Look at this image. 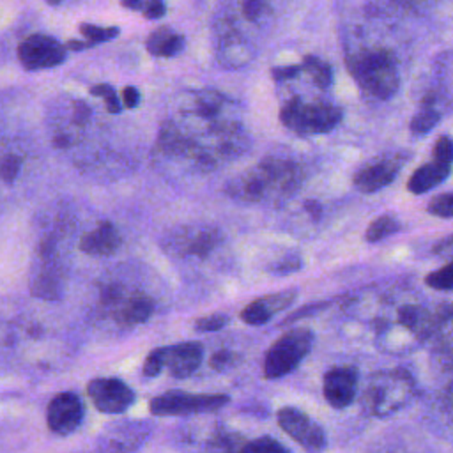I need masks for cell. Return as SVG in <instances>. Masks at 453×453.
I'll list each match as a JSON object with an SVG mask.
<instances>
[{
	"label": "cell",
	"mask_w": 453,
	"mask_h": 453,
	"mask_svg": "<svg viewBox=\"0 0 453 453\" xmlns=\"http://www.w3.org/2000/svg\"><path fill=\"white\" fill-rule=\"evenodd\" d=\"M152 425L143 419L110 423L97 437V453H136L150 437Z\"/></svg>",
	"instance_id": "cell-9"
},
{
	"label": "cell",
	"mask_w": 453,
	"mask_h": 453,
	"mask_svg": "<svg viewBox=\"0 0 453 453\" xmlns=\"http://www.w3.org/2000/svg\"><path fill=\"white\" fill-rule=\"evenodd\" d=\"M301 267V260L299 257H287L283 260H280L271 271L273 273H278V274H287V273H292V271H297Z\"/></svg>",
	"instance_id": "cell-39"
},
{
	"label": "cell",
	"mask_w": 453,
	"mask_h": 453,
	"mask_svg": "<svg viewBox=\"0 0 453 453\" xmlns=\"http://www.w3.org/2000/svg\"><path fill=\"white\" fill-rule=\"evenodd\" d=\"M407 159H409L407 152H393V154L380 156L366 163L363 168H359L354 173L352 182L361 193H375L380 188H386L388 184L393 182V179L396 177V173L400 172V168L405 165Z\"/></svg>",
	"instance_id": "cell-13"
},
{
	"label": "cell",
	"mask_w": 453,
	"mask_h": 453,
	"mask_svg": "<svg viewBox=\"0 0 453 453\" xmlns=\"http://www.w3.org/2000/svg\"><path fill=\"white\" fill-rule=\"evenodd\" d=\"M90 115H92V110L87 103H83V101L74 103V106H73V122L74 124H85L87 120H90Z\"/></svg>",
	"instance_id": "cell-38"
},
{
	"label": "cell",
	"mask_w": 453,
	"mask_h": 453,
	"mask_svg": "<svg viewBox=\"0 0 453 453\" xmlns=\"http://www.w3.org/2000/svg\"><path fill=\"white\" fill-rule=\"evenodd\" d=\"M67 57V48L51 35L32 34L18 48V58L28 71L48 69L62 64Z\"/></svg>",
	"instance_id": "cell-11"
},
{
	"label": "cell",
	"mask_w": 453,
	"mask_h": 453,
	"mask_svg": "<svg viewBox=\"0 0 453 453\" xmlns=\"http://www.w3.org/2000/svg\"><path fill=\"white\" fill-rule=\"evenodd\" d=\"M426 211H428L430 214H434V216L449 219V218L453 216V195H451L449 191L437 195L435 198L430 200Z\"/></svg>",
	"instance_id": "cell-31"
},
{
	"label": "cell",
	"mask_w": 453,
	"mask_h": 453,
	"mask_svg": "<svg viewBox=\"0 0 453 453\" xmlns=\"http://www.w3.org/2000/svg\"><path fill=\"white\" fill-rule=\"evenodd\" d=\"M182 439L189 444H196L200 451L205 453H241L244 442L248 441L239 432L223 428L219 425L212 426H189Z\"/></svg>",
	"instance_id": "cell-14"
},
{
	"label": "cell",
	"mask_w": 453,
	"mask_h": 453,
	"mask_svg": "<svg viewBox=\"0 0 453 453\" xmlns=\"http://www.w3.org/2000/svg\"><path fill=\"white\" fill-rule=\"evenodd\" d=\"M370 453H426L423 446L411 439H386Z\"/></svg>",
	"instance_id": "cell-26"
},
{
	"label": "cell",
	"mask_w": 453,
	"mask_h": 453,
	"mask_svg": "<svg viewBox=\"0 0 453 453\" xmlns=\"http://www.w3.org/2000/svg\"><path fill=\"white\" fill-rule=\"evenodd\" d=\"M347 69L361 90L375 99L386 101L398 90V64L389 50H357L347 57Z\"/></svg>",
	"instance_id": "cell-4"
},
{
	"label": "cell",
	"mask_w": 453,
	"mask_h": 453,
	"mask_svg": "<svg viewBox=\"0 0 453 453\" xmlns=\"http://www.w3.org/2000/svg\"><path fill=\"white\" fill-rule=\"evenodd\" d=\"M301 71V65H283V67H273V78L274 80H290L296 78Z\"/></svg>",
	"instance_id": "cell-41"
},
{
	"label": "cell",
	"mask_w": 453,
	"mask_h": 453,
	"mask_svg": "<svg viewBox=\"0 0 453 453\" xmlns=\"http://www.w3.org/2000/svg\"><path fill=\"white\" fill-rule=\"evenodd\" d=\"M80 34L87 39V42H88L90 46H94V44H99V42L115 39V37L120 34V30H119L117 27L103 28V27H97V25L81 23V25H80Z\"/></svg>",
	"instance_id": "cell-28"
},
{
	"label": "cell",
	"mask_w": 453,
	"mask_h": 453,
	"mask_svg": "<svg viewBox=\"0 0 453 453\" xmlns=\"http://www.w3.org/2000/svg\"><path fill=\"white\" fill-rule=\"evenodd\" d=\"M241 12L251 23L260 21L269 12V2L267 0H241Z\"/></svg>",
	"instance_id": "cell-32"
},
{
	"label": "cell",
	"mask_w": 453,
	"mask_h": 453,
	"mask_svg": "<svg viewBox=\"0 0 453 453\" xmlns=\"http://www.w3.org/2000/svg\"><path fill=\"white\" fill-rule=\"evenodd\" d=\"M451 172V163H441V161H430L426 165H421L409 179L407 182V189L414 195H421L425 191L434 189L435 186H439L442 180H446V177Z\"/></svg>",
	"instance_id": "cell-21"
},
{
	"label": "cell",
	"mask_w": 453,
	"mask_h": 453,
	"mask_svg": "<svg viewBox=\"0 0 453 453\" xmlns=\"http://www.w3.org/2000/svg\"><path fill=\"white\" fill-rule=\"evenodd\" d=\"M142 12L147 19H159L166 14V4L165 0H145Z\"/></svg>",
	"instance_id": "cell-37"
},
{
	"label": "cell",
	"mask_w": 453,
	"mask_h": 453,
	"mask_svg": "<svg viewBox=\"0 0 453 453\" xmlns=\"http://www.w3.org/2000/svg\"><path fill=\"white\" fill-rule=\"evenodd\" d=\"M296 297H297L296 290H283L271 296H264L260 299L251 301L241 311V319L250 326H262L269 322L278 311H283L287 306H290Z\"/></svg>",
	"instance_id": "cell-18"
},
{
	"label": "cell",
	"mask_w": 453,
	"mask_h": 453,
	"mask_svg": "<svg viewBox=\"0 0 453 453\" xmlns=\"http://www.w3.org/2000/svg\"><path fill=\"white\" fill-rule=\"evenodd\" d=\"M122 101L127 108H136L140 103V92L136 87H124L122 90Z\"/></svg>",
	"instance_id": "cell-42"
},
{
	"label": "cell",
	"mask_w": 453,
	"mask_h": 453,
	"mask_svg": "<svg viewBox=\"0 0 453 453\" xmlns=\"http://www.w3.org/2000/svg\"><path fill=\"white\" fill-rule=\"evenodd\" d=\"M90 94L104 99V106H106L108 113H120V111H122L120 101H119L117 92H115V88H113L111 85H108V83L94 85V87L90 88Z\"/></svg>",
	"instance_id": "cell-30"
},
{
	"label": "cell",
	"mask_w": 453,
	"mask_h": 453,
	"mask_svg": "<svg viewBox=\"0 0 453 453\" xmlns=\"http://www.w3.org/2000/svg\"><path fill=\"white\" fill-rule=\"evenodd\" d=\"M398 230H400V221L391 214H384L370 223V226L365 232V239L368 242H379V241L396 234Z\"/></svg>",
	"instance_id": "cell-24"
},
{
	"label": "cell",
	"mask_w": 453,
	"mask_h": 453,
	"mask_svg": "<svg viewBox=\"0 0 453 453\" xmlns=\"http://www.w3.org/2000/svg\"><path fill=\"white\" fill-rule=\"evenodd\" d=\"M232 359H234V354L228 352V350H219L216 352L212 357H211V368H216V370H223L226 366L232 365Z\"/></svg>",
	"instance_id": "cell-40"
},
{
	"label": "cell",
	"mask_w": 453,
	"mask_h": 453,
	"mask_svg": "<svg viewBox=\"0 0 453 453\" xmlns=\"http://www.w3.org/2000/svg\"><path fill=\"white\" fill-rule=\"evenodd\" d=\"M425 283L435 290H451L453 287V265L448 262L441 269L430 273L425 278Z\"/></svg>",
	"instance_id": "cell-29"
},
{
	"label": "cell",
	"mask_w": 453,
	"mask_h": 453,
	"mask_svg": "<svg viewBox=\"0 0 453 453\" xmlns=\"http://www.w3.org/2000/svg\"><path fill=\"white\" fill-rule=\"evenodd\" d=\"M451 319L448 304L437 311L418 297H396L382 304L373 320L375 345L388 354H405L423 345L435 329Z\"/></svg>",
	"instance_id": "cell-1"
},
{
	"label": "cell",
	"mask_w": 453,
	"mask_h": 453,
	"mask_svg": "<svg viewBox=\"0 0 453 453\" xmlns=\"http://www.w3.org/2000/svg\"><path fill=\"white\" fill-rule=\"evenodd\" d=\"M50 5H58L62 0H46Z\"/></svg>",
	"instance_id": "cell-46"
},
{
	"label": "cell",
	"mask_w": 453,
	"mask_h": 453,
	"mask_svg": "<svg viewBox=\"0 0 453 453\" xmlns=\"http://www.w3.org/2000/svg\"><path fill=\"white\" fill-rule=\"evenodd\" d=\"M145 0H120V5L131 11H142Z\"/></svg>",
	"instance_id": "cell-44"
},
{
	"label": "cell",
	"mask_w": 453,
	"mask_h": 453,
	"mask_svg": "<svg viewBox=\"0 0 453 453\" xmlns=\"http://www.w3.org/2000/svg\"><path fill=\"white\" fill-rule=\"evenodd\" d=\"M83 402L76 393L64 391L53 396L46 411V421L53 434L69 435L76 432L83 421Z\"/></svg>",
	"instance_id": "cell-15"
},
{
	"label": "cell",
	"mask_w": 453,
	"mask_h": 453,
	"mask_svg": "<svg viewBox=\"0 0 453 453\" xmlns=\"http://www.w3.org/2000/svg\"><path fill=\"white\" fill-rule=\"evenodd\" d=\"M357 370L354 366H334L326 372L322 380V393L333 409L349 407L357 391Z\"/></svg>",
	"instance_id": "cell-16"
},
{
	"label": "cell",
	"mask_w": 453,
	"mask_h": 453,
	"mask_svg": "<svg viewBox=\"0 0 453 453\" xmlns=\"http://www.w3.org/2000/svg\"><path fill=\"white\" fill-rule=\"evenodd\" d=\"M228 322V317L223 313H214V315H207L202 317L195 322V327L202 333H212V331H219L225 327V324Z\"/></svg>",
	"instance_id": "cell-35"
},
{
	"label": "cell",
	"mask_w": 453,
	"mask_h": 453,
	"mask_svg": "<svg viewBox=\"0 0 453 453\" xmlns=\"http://www.w3.org/2000/svg\"><path fill=\"white\" fill-rule=\"evenodd\" d=\"M218 234L212 228H195L179 234L173 242V251L180 257H196L205 258L216 246Z\"/></svg>",
	"instance_id": "cell-20"
},
{
	"label": "cell",
	"mask_w": 453,
	"mask_h": 453,
	"mask_svg": "<svg viewBox=\"0 0 453 453\" xmlns=\"http://www.w3.org/2000/svg\"><path fill=\"white\" fill-rule=\"evenodd\" d=\"M313 345V333L306 327H296L280 336L265 352L264 377L280 379L294 372Z\"/></svg>",
	"instance_id": "cell-7"
},
{
	"label": "cell",
	"mask_w": 453,
	"mask_h": 453,
	"mask_svg": "<svg viewBox=\"0 0 453 453\" xmlns=\"http://www.w3.org/2000/svg\"><path fill=\"white\" fill-rule=\"evenodd\" d=\"M301 69L311 78V81L319 88H327L333 83V69L324 60L313 57V55H306L303 58Z\"/></svg>",
	"instance_id": "cell-23"
},
{
	"label": "cell",
	"mask_w": 453,
	"mask_h": 453,
	"mask_svg": "<svg viewBox=\"0 0 453 453\" xmlns=\"http://www.w3.org/2000/svg\"><path fill=\"white\" fill-rule=\"evenodd\" d=\"M184 48V37L170 27H159L150 32L147 39V50L152 57H175Z\"/></svg>",
	"instance_id": "cell-22"
},
{
	"label": "cell",
	"mask_w": 453,
	"mask_h": 453,
	"mask_svg": "<svg viewBox=\"0 0 453 453\" xmlns=\"http://www.w3.org/2000/svg\"><path fill=\"white\" fill-rule=\"evenodd\" d=\"M280 428L292 437L306 453H322L326 434L322 426L297 407H281L276 414Z\"/></svg>",
	"instance_id": "cell-10"
},
{
	"label": "cell",
	"mask_w": 453,
	"mask_h": 453,
	"mask_svg": "<svg viewBox=\"0 0 453 453\" xmlns=\"http://www.w3.org/2000/svg\"><path fill=\"white\" fill-rule=\"evenodd\" d=\"M301 170L294 161L262 159L226 184V193L239 202H267L290 196L301 182Z\"/></svg>",
	"instance_id": "cell-2"
},
{
	"label": "cell",
	"mask_w": 453,
	"mask_h": 453,
	"mask_svg": "<svg viewBox=\"0 0 453 453\" xmlns=\"http://www.w3.org/2000/svg\"><path fill=\"white\" fill-rule=\"evenodd\" d=\"M19 168H21V159L14 154H7L0 161V179L5 184H12L19 173Z\"/></svg>",
	"instance_id": "cell-33"
},
{
	"label": "cell",
	"mask_w": 453,
	"mask_h": 453,
	"mask_svg": "<svg viewBox=\"0 0 453 453\" xmlns=\"http://www.w3.org/2000/svg\"><path fill=\"white\" fill-rule=\"evenodd\" d=\"M223 393H188L180 389L166 391L149 402V411L154 416H188L218 411L228 403Z\"/></svg>",
	"instance_id": "cell-8"
},
{
	"label": "cell",
	"mask_w": 453,
	"mask_h": 453,
	"mask_svg": "<svg viewBox=\"0 0 453 453\" xmlns=\"http://www.w3.org/2000/svg\"><path fill=\"white\" fill-rule=\"evenodd\" d=\"M281 124L297 134L329 133L342 120V108L327 101H303L290 97L280 110Z\"/></svg>",
	"instance_id": "cell-5"
},
{
	"label": "cell",
	"mask_w": 453,
	"mask_h": 453,
	"mask_svg": "<svg viewBox=\"0 0 453 453\" xmlns=\"http://www.w3.org/2000/svg\"><path fill=\"white\" fill-rule=\"evenodd\" d=\"M453 157V145L449 136H441L434 145V159L441 163H451Z\"/></svg>",
	"instance_id": "cell-36"
},
{
	"label": "cell",
	"mask_w": 453,
	"mask_h": 453,
	"mask_svg": "<svg viewBox=\"0 0 453 453\" xmlns=\"http://www.w3.org/2000/svg\"><path fill=\"white\" fill-rule=\"evenodd\" d=\"M87 395L94 407L104 414H120L134 402V391L115 377L92 379L87 386Z\"/></svg>",
	"instance_id": "cell-12"
},
{
	"label": "cell",
	"mask_w": 453,
	"mask_h": 453,
	"mask_svg": "<svg viewBox=\"0 0 453 453\" xmlns=\"http://www.w3.org/2000/svg\"><path fill=\"white\" fill-rule=\"evenodd\" d=\"M418 395L416 380L403 368L379 370L370 375L363 395L361 407L372 418H389L407 407Z\"/></svg>",
	"instance_id": "cell-3"
},
{
	"label": "cell",
	"mask_w": 453,
	"mask_h": 453,
	"mask_svg": "<svg viewBox=\"0 0 453 453\" xmlns=\"http://www.w3.org/2000/svg\"><path fill=\"white\" fill-rule=\"evenodd\" d=\"M65 48H67V50H73V51H81V50H85V48H90V44H88L87 41H69V42L65 44Z\"/></svg>",
	"instance_id": "cell-45"
},
{
	"label": "cell",
	"mask_w": 453,
	"mask_h": 453,
	"mask_svg": "<svg viewBox=\"0 0 453 453\" xmlns=\"http://www.w3.org/2000/svg\"><path fill=\"white\" fill-rule=\"evenodd\" d=\"M161 370H163V350H161V347H157V349H154V350H150L149 352V356L145 357V361H143V368H142V373L145 375V377H156V375H159L161 373Z\"/></svg>",
	"instance_id": "cell-34"
},
{
	"label": "cell",
	"mask_w": 453,
	"mask_h": 453,
	"mask_svg": "<svg viewBox=\"0 0 453 453\" xmlns=\"http://www.w3.org/2000/svg\"><path fill=\"white\" fill-rule=\"evenodd\" d=\"M304 209L311 214L313 219H319L322 216V205L319 202H315V200H306L304 202Z\"/></svg>",
	"instance_id": "cell-43"
},
{
	"label": "cell",
	"mask_w": 453,
	"mask_h": 453,
	"mask_svg": "<svg viewBox=\"0 0 453 453\" xmlns=\"http://www.w3.org/2000/svg\"><path fill=\"white\" fill-rule=\"evenodd\" d=\"M99 304L103 311L117 326H140L147 322L154 313V299L134 288H127L120 283H110L101 290Z\"/></svg>",
	"instance_id": "cell-6"
},
{
	"label": "cell",
	"mask_w": 453,
	"mask_h": 453,
	"mask_svg": "<svg viewBox=\"0 0 453 453\" xmlns=\"http://www.w3.org/2000/svg\"><path fill=\"white\" fill-rule=\"evenodd\" d=\"M163 350V368L170 372L175 379H186L193 375L203 357V347L198 342H182L175 345L161 347Z\"/></svg>",
	"instance_id": "cell-17"
},
{
	"label": "cell",
	"mask_w": 453,
	"mask_h": 453,
	"mask_svg": "<svg viewBox=\"0 0 453 453\" xmlns=\"http://www.w3.org/2000/svg\"><path fill=\"white\" fill-rule=\"evenodd\" d=\"M120 242L119 230L110 221H101L94 230L81 235L80 250L92 257H108L119 250Z\"/></svg>",
	"instance_id": "cell-19"
},
{
	"label": "cell",
	"mask_w": 453,
	"mask_h": 453,
	"mask_svg": "<svg viewBox=\"0 0 453 453\" xmlns=\"http://www.w3.org/2000/svg\"><path fill=\"white\" fill-rule=\"evenodd\" d=\"M241 453H288V449L274 437L260 435L253 441H246Z\"/></svg>",
	"instance_id": "cell-27"
},
{
	"label": "cell",
	"mask_w": 453,
	"mask_h": 453,
	"mask_svg": "<svg viewBox=\"0 0 453 453\" xmlns=\"http://www.w3.org/2000/svg\"><path fill=\"white\" fill-rule=\"evenodd\" d=\"M441 119V113L437 110H434L432 106H421V110L412 117L409 127L412 133L416 134H423V133H428L430 129H434L437 126Z\"/></svg>",
	"instance_id": "cell-25"
}]
</instances>
